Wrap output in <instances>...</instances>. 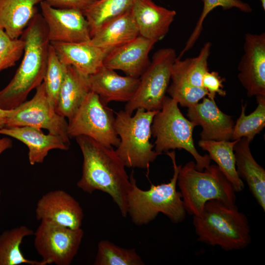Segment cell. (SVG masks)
<instances>
[{"label": "cell", "mask_w": 265, "mask_h": 265, "mask_svg": "<svg viewBox=\"0 0 265 265\" xmlns=\"http://www.w3.org/2000/svg\"><path fill=\"white\" fill-rule=\"evenodd\" d=\"M75 138L83 157L82 174L77 182L78 187L87 193L100 190L108 194L122 215L126 217L131 182L115 150L86 136Z\"/></svg>", "instance_id": "obj_1"}, {"label": "cell", "mask_w": 265, "mask_h": 265, "mask_svg": "<svg viewBox=\"0 0 265 265\" xmlns=\"http://www.w3.org/2000/svg\"><path fill=\"white\" fill-rule=\"evenodd\" d=\"M25 47L22 62L8 84L0 90V107L11 110L26 101L29 93L43 81L50 41L46 25L37 13L24 30Z\"/></svg>", "instance_id": "obj_2"}, {"label": "cell", "mask_w": 265, "mask_h": 265, "mask_svg": "<svg viewBox=\"0 0 265 265\" xmlns=\"http://www.w3.org/2000/svg\"><path fill=\"white\" fill-rule=\"evenodd\" d=\"M198 240L227 251L243 249L251 240L247 217L236 204L218 200L207 202L201 214L193 216Z\"/></svg>", "instance_id": "obj_3"}, {"label": "cell", "mask_w": 265, "mask_h": 265, "mask_svg": "<svg viewBox=\"0 0 265 265\" xmlns=\"http://www.w3.org/2000/svg\"><path fill=\"white\" fill-rule=\"evenodd\" d=\"M171 159L173 174L170 181L157 185L151 184L148 190H142L136 185L132 172L130 178L131 185L127 198L128 214L136 225L147 224L154 220L159 213L167 216L175 224L183 221L186 211L177 182L181 165L176 161L174 150L166 152Z\"/></svg>", "instance_id": "obj_4"}, {"label": "cell", "mask_w": 265, "mask_h": 265, "mask_svg": "<svg viewBox=\"0 0 265 265\" xmlns=\"http://www.w3.org/2000/svg\"><path fill=\"white\" fill-rule=\"evenodd\" d=\"M177 186L186 213L192 216L200 215L211 200L236 204V192L216 165L210 164L203 171L196 169L193 161L181 165Z\"/></svg>", "instance_id": "obj_5"}, {"label": "cell", "mask_w": 265, "mask_h": 265, "mask_svg": "<svg viewBox=\"0 0 265 265\" xmlns=\"http://www.w3.org/2000/svg\"><path fill=\"white\" fill-rule=\"evenodd\" d=\"M159 111L138 108L133 116L125 110L115 113V129L120 139L115 151L126 167L148 168L160 155L150 142L152 122Z\"/></svg>", "instance_id": "obj_6"}, {"label": "cell", "mask_w": 265, "mask_h": 265, "mask_svg": "<svg viewBox=\"0 0 265 265\" xmlns=\"http://www.w3.org/2000/svg\"><path fill=\"white\" fill-rule=\"evenodd\" d=\"M195 126L183 115L177 102L165 96L151 126L152 135L156 138L155 150L160 155L171 149L185 150L194 159L196 169L203 171L210 165L211 159L208 154L201 155L196 150L193 138Z\"/></svg>", "instance_id": "obj_7"}, {"label": "cell", "mask_w": 265, "mask_h": 265, "mask_svg": "<svg viewBox=\"0 0 265 265\" xmlns=\"http://www.w3.org/2000/svg\"><path fill=\"white\" fill-rule=\"evenodd\" d=\"M176 58V51L171 48H161L155 53L149 66L139 78V85L134 96L126 104V112L132 115L138 108L160 110Z\"/></svg>", "instance_id": "obj_8"}, {"label": "cell", "mask_w": 265, "mask_h": 265, "mask_svg": "<svg viewBox=\"0 0 265 265\" xmlns=\"http://www.w3.org/2000/svg\"><path fill=\"white\" fill-rule=\"evenodd\" d=\"M68 123L70 138L84 135L107 147H117L119 144L113 111L103 105L93 91L89 92Z\"/></svg>", "instance_id": "obj_9"}, {"label": "cell", "mask_w": 265, "mask_h": 265, "mask_svg": "<svg viewBox=\"0 0 265 265\" xmlns=\"http://www.w3.org/2000/svg\"><path fill=\"white\" fill-rule=\"evenodd\" d=\"M32 98L25 101L8 113L5 127L29 126L47 130L70 144L68 123L50 102L43 82L36 89Z\"/></svg>", "instance_id": "obj_10"}, {"label": "cell", "mask_w": 265, "mask_h": 265, "mask_svg": "<svg viewBox=\"0 0 265 265\" xmlns=\"http://www.w3.org/2000/svg\"><path fill=\"white\" fill-rule=\"evenodd\" d=\"M33 235L35 249L42 260L48 265H70L78 254L84 232L81 228L40 221Z\"/></svg>", "instance_id": "obj_11"}, {"label": "cell", "mask_w": 265, "mask_h": 265, "mask_svg": "<svg viewBox=\"0 0 265 265\" xmlns=\"http://www.w3.org/2000/svg\"><path fill=\"white\" fill-rule=\"evenodd\" d=\"M40 13L46 25L50 42H87L91 38L88 22L82 11L53 7L44 1Z\"/></svg>", "instance_id": "obj_12"}, {"label": "cell", "mask_w": 265, "mask_h": 265, "mask_svg": "<svg viewBox=\"0 0 265 265\" xmlns=\"http://www.w3.org/2000/svg\"><path fill=\"white\" fill-rule=\"evenodd\" d=\"M238 79L249 97L265 96V33H246Z\"/></svg>", "instance_id": "obj_13"}, {"label": "cell", "mask_w": 265, "mask_h": 265, "mask_svg": "<svg viewBox=\"0 0 265 265\" xmlns=\"http://www.w3.org/2000/svg\"><path fill=\"white\" fill-rule=\"evenodd\" d=\"M35 216L39 221H47L70 228H81L83 211L79 202L62 189L50 191L38 200Z\"/></svg>", "instance_id": "obj_14"}, {"label": "cell", "mask_w": 265, "mask_h": 265, "mask_svg": "<svg viewBox=\"0 0 265 265\" xmlns=\"http://www.w3.org/2000/svg\"><path fill=\"white\" fill-rule=\"evenodd\" d=\"M187 116L196 126L202 127L201 140H231L234 126L232 117L219 108L214 99L204 97L202 102L188 108Z\"/></svg>", "instance_id": "obj_15"}, {"label": "cell", "mask_w": 265, "mask_h": 265, "mask_svg": "<svg viewBox=\"0 0 265 265\" xmlns=\"http://www.w3.org/2000/svg\"><path fill=\"white\" fill-rule=\"evenodd\" d=\"M156 43L139 35L108 53L104 66L121 70L126 76L139 78L150 63L149 54Z\"/></svg>", "instance_id": "obj_16"}, {"label": "cell", "mask_w": 265, "mask_h": 265, "mask_svg": "<svg viewBox=\"0 0 265 265\" xmlns=\"http://www.w3.org/2000/svg\"><path fill=\"white\" fill-rule=\"evenodd\" d=\"M90 91L97 94L103 105L112 101L128 102L134 96L140 79L118 75L115 70L103 66L88 76Z\"/></svg>", "instance_id": "obj_17"}, {"label": "cell", "mask_w": 265, "mask_h": 265, "mask_svg": "<svg viewBox=\"0 0 265 265\" xmlns=\"http://www.w3.org/2000/svg\"><path fill=\"white\" fill-rule=\"evenodd\" d=\"M132 12L139 35L157 42L168 32L176 12L155 3L152 0H136Z\"/></svg>", "instance_id": "obj_18"}, {"label": "cell", "mask_w": 265, "mask_h": 265, "mask_svg": "<svg viewBox=\"0 0 265 265\" xmlns=\"http://www.w3.org/2000/svg\"><path fill=\"white\" fill-rule=\"evenodd\" d=\"M0 134L14 138L25 144L27 147L28 159L30 165L42 163L49 151L54 149L68 150L69 145L61 137L48 133L41 129L29 126L3 128Z\"/></svg>", "instance_id": "obj_19"}, {"label": "cell", "mask_w": 265, "mask_h": 265, "mask_svg": "<svg viewBox=\"0 0 265 265\" xmlns=\"http://www.w3.org/2000/svg\"><path fill=\"white\" fill-rule=\"evenodd\" d=\"M60 61L89 76L103 65L107 53L89 42L79 43L50 42Z\"/></svg>", "instance_id": "obj_20"}, {"label": "cell", "mask_w": 265, "mask_h": 265, "mask_svg": "<svg viewBox=\"0 0 265 265\" xmlns=\"http://www.w3.org/2000/svg\"><path fill=\"white\" fill-rule=\"evenodd\" d=\"M250 140L238 139L234 151L238 177L244 181L253 196L265 211V170L254 159L250 149Z\"/></svg>", "instance_id": "obj_21"}, {"label": "cell", "mask_w": 265, "mask_h": 265, "mask_svg": "<svg viewBox=\"0 0 265 265\" xmlns=\"http://www.w3.org/2000/svg\"><path fill=\"white\" fill-rule=\"evenodd\" d=\"M139 35L131 10L104 25L91 37L89 43L107 54Z\"/></svg>", "instance_id": "obj_22"}, {"label": "cell", "mask_w": 265, "mask_h": 265, "mask_svg": "<svg viewBox=\"0 0 265 265\" xmlns=\"http://www.w3.org/2000/svg\"><path fill=\"white\" fill-rule=\"evenodd\" d=\"M90 91L88 76L68 65L59 93L55 107L56 112L62 117L70 119Z\"/></svg>", "instance_id": "obj_23"}, {"label": "cell", "mask_w": 265, "mask_h": 265, "mask_svg": "<svg viewBox=\"0 0 265 265\" xmlns=\"http://www.w3.org/2000/svg\"><path fill=\"white\" fill-rule=\"evenodd\" d=\"M42 0H0V28L12 38H19L38 13Z\"/></svg>", "instance_id": "obj_24"}, {"label": "cell", "mask_w": 265, "mask_h": 265, "mask_svg": "<svg viewBox=\"0 0 265 265\" xmlns=\"http://www.w3.org/2000/svg\"><path fill=\"white\" fill-rule=\"evenodd\" d=\"M238 139L235 140H200L198 145L209 153L227 179L232 185L236 192L241 191L244 188L243 181L238 177L236 167L234 148Z\"/></svg>", "instance_id": "obj_25"}, {"label": "cell", "mask_w": 265, "mask_h": 265, "mask_svg": "<svg viewBox=\"0 0 265 265\" xmlns=\"http://www.w3.org/2000/svg\"><path fill=\"white\" fill-rule=\"evenodd\" d=\"M34 231L21 225L3 231L0 234V265H47L43 261L28 259L21 249L24 239L33 235Z\"/></svg>", "instance_id": "obj_26"}, {"label": "cell", "mask_w": 265, "mask_h": 265, "mask_svg": "<svg viewBox=\"0 0 265 265\" xmlns=\"http://www.w3.org/2000/svg\"><path fill=\"white\" fill-rule=\"evenodd\" d=\"M212 46L210 42H206L197 56L184 60L176 58L172 67V81L202 87L203 77L209 71L208 59Z\"/></svg>", "instance_id": "obj_27"}, {"label": "cell", "mask_w": 265, "mask_h": 265, "mask_svg": "<svg viewBox=\"0 0 265 265\" xmlns=\"http://www.w3.org/2000/svg\"><path fill=\"white\" fill-rule=\"evenodd\" d=\"M136 0H95L82 12L91 37L111 20L132 10Z\"/></svg>", "instance_id": "obj_28"}, {"label": "cell", "mask_w": 265, "mask_h": 265, "mask_svg": "<svg viewBox=\"0 0 265 265\" xmlns=\"http://www.w3.org/2000/svg\"><path fill=\"white\" fill-rule=\"evenodd\" d=\"M258 104L256 109L245 114L246 105H242L240 116L234 124L232 140L246 137L251 141L265 126V96H256Z\"/></svg>", "instance_id": "obj_29"}, {"label": "cell", "mask_w": 265, "mask_h": 265, "mask_svg": "<svg viewBox=\"0 0 265 265\" xmlns=\"http://www.w3.org/2000/svg\"><path fill=\"white\" fill-rule=\"evenodd\" d=\"M134 249H126L107 240L98 244L94 265H144Z\"/></svg>", "instance_id": "obj_30"}, {"label": "cell", "mask_w": 265, "mask_h": 265, "mask_svg": "<svg viewBox=\"0 0 265 265\" xmlns=\"http://www.w3.org/2000/svg\"><path fill=\"white\" fill-rule=\"evenodd\" d=\"M67 66L60 61L50 43L47 66L43 82L48 99L55 108L60 88L66 77Z\"/></svg>", "instance_id": "obj_31"}, {"label": "cell", "mask_w": 265, "mask_h": 265, "mask_svg": "<svg viewBox=\"0 0 265 265\" xmlns=\"http://www.w3.org/2000/svg\"><path fill=\"white\" fill-rule=\"evenodd\" d=\"M203 8L195 26L188 37L185 47L178 57L181 58L186 52L193 47L197 41L203 30V23L209 13L215 8L221 6L223 10L236 7L240 11L249 13L252 10L251 6L247 3L240 0H202Z\"/></svg>", "instance_id": "obj_32"}, {"label": "cell", "mask_w": 265, "mask_h": 265, "mask_svg": "<svg viewBox=\"0 0 265 265\" xmlns=\"http://www.w3.org/2000/svg\"><path fill=\"white\" fill-rule=\"evenodd\" d=\"M167 92L178 104L188 108L196 105L208 95L207 91L203 87L176 81H172Z\"/></svg>", "instance_id": "obj_33"}, {"label": "cell", "mask_w": 265, "mask_h": 265, "mask_svg": "<svg viewBox=\"0 0 265 265\" xmlns=\"http://www.w3.org/2000/svg\"><path fill=\"white\" fill-rule=\"evenodd\" d=\"M24 47L22 38H12L0 28V72L15 65L23 54Z\"/></svg>", "instance_id": "obj_34"}, {"label": "cell", "mask_w": 265, "mask_h": 265, "mask_svg": "<svg viewBox=\"0 0 265 265\" xmlns=\"http://www.w3.org/2000/svg\"><path fill=\"white\" fill-rule=\"evenodd\" d=\"M224 79L222 78L216 71L207 72L204 75L202 86L208 92V97L214 99L216 94L224 97L226 92L223 89V82Z\"/></svg>", "instance_id": "obj_35"}, {"label": "cell", "mask_w": 265, "mask_h": 265, "mask_svg": "<svg viewBox=\"0 0 265 265\" xmlns=\"http://www.w3.org/2000/svg\"><path fill=\"white\" fill-rule=\"evenodd\" d=\"M95 0H42L50 5L57 8L75 9L84 11Z\"/></svg>", "instance_id": "obj_36"}, {"label": "cell", "mask_w": 265, "mask_h": 265, "mask_svg": "<svg viewBox=\"0 0 265 265\" xmlns=\"http://www.w3.org/2000/svg\"><path fill=\"white\" fill-rule=\"evenodd\" d=\"M12 141L8 137L0 138V156L6 150L12 146Z\"/></svg>", "instance_id": "obj_37"}, {"label": "cell", "mask_w": 265, "mask_h": 265, "mask_svg": "<svg viewBox=\"0 0 265 265\" xmlns=\"http://www.w3.org/2000/svg\"><path fill=\"white\" fill-rule=\"evenodd\" d=\"M10 110H5L0 107V129L5 127Z\"/></svg>", "instance_id": "obj_38"}, {"label": "cell", "mask_w": 265, "mask_h": 265, "mask_svg": "<svg viewBox=\"0 0 265 265\" xmlns=\"http://www.w3.org/2000/svg\"><path fill=\"white\" fill-rule=\"evenodd\" d=\"M263 10H265V0H260Z\"/></svg>", "instance_id": "obj_39"}, {"label": "cell", "mask_w": 265, "mask_h": 265, "mask_svg": "<svg viewBox=\"0 0 265 265\" xmlns=\"http://www.w3.org/2000/svg\"><path fill=\"white\" fill-rule=\"evenodd\" d=\"M1 191L0 190V203L1 202Z\"/></svg>", "instance_id": "obj_40"}]
</instances>
